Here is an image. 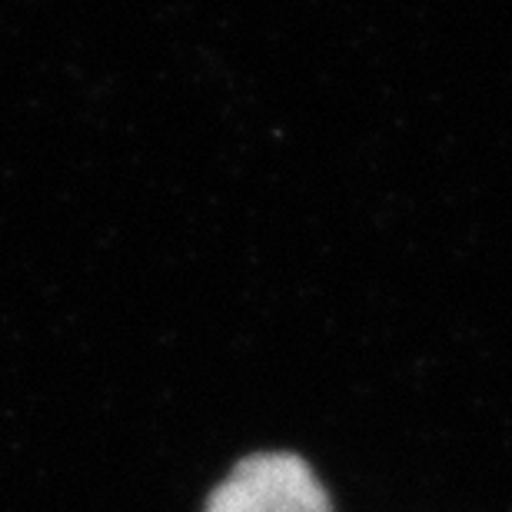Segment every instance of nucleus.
I'll return each instance as SVG.
<instances>
[{"label": "nucleus", "instance_id": "obj_1", "mask_svg": "<svg viewBox=\"0 0 512 512\" xmlns=\"http://www.w3.org/2000/svg\"><path fill=\"white\" fill-rule=\"evenodd\" d=\"M203 512H333V503L306 459L256 453L230 469Z\"/></svg>", "mask_w": 512, "mask_h": 512}]
</instances>
